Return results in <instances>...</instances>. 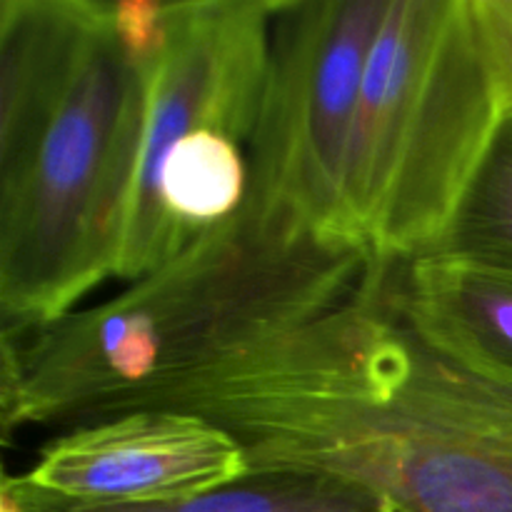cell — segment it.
Returning <instances> with one entry per match:
<instances>
[{
  "label": "cell",
  "mask_w": 512,
  "mask_h": 512,
  "mask_svg": "<svg viewBox=\"0 0 512 512\" xmlns=\"http://www.w3.org/2000/svg\"><path fill=\"white\" fill-rule=\"evenodd\" d=\"M385 293L428 348L483 378L512 383V273L428 250L385 268Z\"/></svg>",
  "instance_id": "7"
},
{
  "label": "cell",
  "mask_w": 512,
  "mask_h": 512,
  "mask_svg": "<svg viewBox=\"0 0 512 512\" xmlns=\"http://www.w3.org/2000/svg\"><path fill=\"white\" fill-rule=\"evenodd\" d=\"M253 475L220 425L173 408H138L75 425L40 450L25 485L75 505H155Z\"/></svg>",
  "instance_id": "6"
},
{
  "label": "cell",
  "mask_w": 512,
  "mask_h": 512,
  "mask_svg": "<svg viewBox=\"0 0 512 512\" xmlns=\"http://www.w3.org/2000/svg\"><path fill=\"white\" fill-rule=\"evenodd\" d=\"M378 260L295 233L245 200L108 303L0 333L3 440L20 425H78L305 328L353 298Z\"/></svg>",
  "instance_id": "2"
},
{
  "label": "cell",
  "mask_w": 512,
  "mask_h": 512,
  "mask_svg": "<svg viewBox=\"0 0 512 512\" xmlns=\"http://www.w3.org/2000/svg\"><path fill=\"white\" fill-rule=\"evenodd\" d=\"M388 5L275 0L268 80L248 145V203L270 223L355 245L343 228L345 160Z\"/></svg>",
  "instance_id": "5"
},
{
  "label": "cell",
  "mask_w": 512,
  "mask_h": 512,
  "mask_svg": "<svg viewBox=\"0 0 512 512\" xmlns=\"http://www.w3.org/2000/svg\"><path fill=\"white\" fill-rule=\"evenodd\" d=\"M0 512H395L363 488L315 475H250L248 480L155 505H75L35 493L3 475Z\"/></svg>",
  "instance_id": "8"
},
{
  "label": "cell",
  "mask_w": 512,
  "mask_h": 512,
  "mask_svg": "<svg viewBox=\"0 0 512 512\" xmlns=\"http://www.w3.org/2000/svg\"><path fill=\"white\" fill-rule=\"evenodd\" d=\"M510 110L475 0H390L343 178V228L378 263L448 233Z\"/></svg>",
  "instance_id": "4"
},
{
  "label": "cell",
  "mask_w": 512,
  "mask_h": 512,
  "mask_svg": "<svg viewBox=\"0 0 512 512\" xmlns=\"http://www.w3.org/2000/svg\"><path fill=\"white\" fill-rule=\"evenodd\" d=\"M385 268L305 328L128 410L220 425L253 475L333 478L395 512H512V383L428 348L390 305Z\"/></svg>",
  "instance_id": "1"
},
{
  "label": "cell",
  "mask_w": 512,
  "mask_h": 512,
  "mask_svg": "<svg viewBox=\"0 0 512 512\" xmlns=\"http://www.w3.org/2000/svg\"><path fill=\"white\" fill-rule=\"evenodd\" d=\"M145 78L105 0H0V318L33 330L118 275Z\"/></svg>",
  "instance_id": "3"
},
{
  "label": "cell",
  "mask_w": 512,
  "mask_h": 512,
  "mask_svg": "<svg viewBox=\"0 0 512 512\" xmlns=\"http://www.w3.org/2000/svg\"><path fill=\"white\" fill-rule=\"evenodd\" d=\"M485 40L512 105V0H475Z\"/></svg>",
  "instance_id": "10"
},
{
  "label": "cell",
  "mask_w": 512,
  "mask_h": 512,
  "mask_svg": "<svg viewBox=\"0 0 512 512\" xmlns=\"http://www.w3.org/2000/svg\"><path fill=\"white\" fill-rule=\"evenodd\" d=\"M433 250L512 273V105L448 233Z\"/></svg>",
  "instance_id": "9"
}]
</instances>
